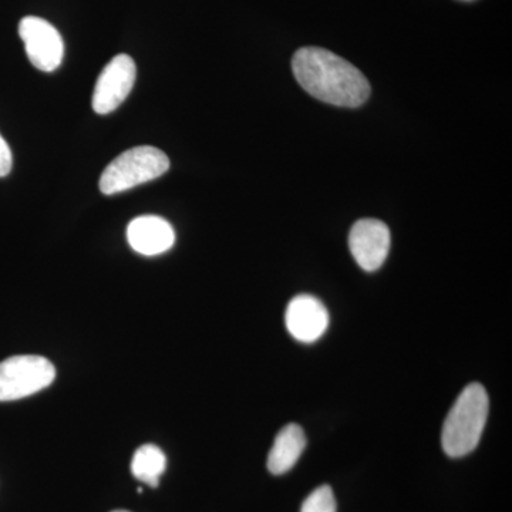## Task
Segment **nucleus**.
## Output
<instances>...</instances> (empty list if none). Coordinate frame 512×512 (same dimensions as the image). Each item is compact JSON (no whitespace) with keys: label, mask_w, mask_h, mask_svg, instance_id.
<instances>
[{"label":"nucleus","mask_w":512,"mask_h":512,"mask_svg":"<svg viewBox=\"0 0 512 512\" xmlns=\"http://www.w3.org/2000/svg\"><path fill=\"white\" fill-rule=\"evenodd\" d=\"M292 70L302 89L325 103L355 109L369 99L365 74L322 47L299 49L293 56Z\"/></svg>","instance_id":"obj_1"},{"label":"nucleus","mask_w":512,"mask_h":512,"mask_svg":"<svg viewBox=\"0 0 512 512\" xmlns=\"http://www.w3.org/2000/svg\"><path fill=\"white\" fill-rule=\"evenodd\" d=\"M490 400L480 383L468 384L444 421L441 444L451 458L467 456L480 443L487 423Z\"/></svg>","instance_id":"obj_2"},{"label":"nucleus","mask_w":512,"mask_h":512,"mask_svg":"<svg viewBox=\"0 0 512 512\" xmlns=\"http://www.w3.org/2000/svg\"><path fill=\"white\" fill-rule=\"evenodd\" d=\"M170 160L156 147L141 146L124 151L106 168L100 177V191L104 195L119 194L138 185L150 183L167 173Z\"/></svg>","instance_id":"obj_3"},{"label":"nucleus","mask_w":512,"mask_h":512,"mask_svg":"<svg viewBox=\"0 0 512 512\" xmlns=\"http://www.w3.org/2000/svg\"><path fill=\"white\" fill-rule=\"evenodd\" d=\"M55 377V366L46 357H9L0 362V402H13L42 392Z\"/></svg>","instance_id":"obj_4"},{"label":"nucleus","mask_w":512,"mask_h":512,"mask_svg":"<svg viewBox=\"0 0 512 512\" xmlns=\"http://www.w3.org/2000/svg\"><path fill=\"white\" fill-rule=\"evenodd\" d=\"M19 36L30 63L42 72H55L63 62L64 43L59 30L42 18L26 16L20 20Z\"/></svg>","instance_id":"obj_5"},{"label":"nucleus","mask_w":512,"mask_h":512,"mask_svg":"<svg viewBox=\"0 0 512 512\" xmlns=\"http://www.w3.org/2000/svg\"><path fill=\"white\" fill-rule=\"evenodd\" d=\"M136 63L128 55L113 57L104 67L93 92V110L109 114L117 109L136 82Z\"/></svg>","instance_id":"obj_6"},{"label":"nucleus","mask_w":512,"mask_h":512,"mask_svg":"<svg viewBox=\"0 0 512 512\" xmlns=\"http://www.w3.org/2000/svg\"><path fill=\"white\" fill-rule=\"evenodd\" d=\"M349 248L356 264L366 272H375L390 251V231L384 222L365 218L350 229Z\"/></svg>","instance_id":"obj_7"},{"label":"nucleus","mask_w":512,"mask_h":512,"mask_svg":"<svg viewBox=\"0 0 512 512\" xmlns=\"http://www.w3.org/2000/svg\"><path fill=\"white\" fill-rule=\"evenodd\" d=\"M285 323L292 338L302 343H313L328 329V309L315 296L298 295L286 308Z\"/></svg>","instance_id":"obj_8"},{"label":"nucleus","mask_w":512,"mask_h":512,"mask_svg":"<svg viewBox=\"0 0 512 512\" xmlns=\"http://www.w3.org/2000/svg\"><path fill=\"white\" fill-rule=\"evenodd\" d=\"M127 241L138 254L156 256L174 247L175 232L164 218L143 215L128 224Z\"/></svg>","instance_id":"obj_9"},{"label":"nucleus","mask_w":512,"mask_h":512,"mask_svg":"<svg viewBox=\"0 0 512 512\" xmlns=\"http://www.w3.org/2000/svg\"><path fill=\"white\" fill-rule=\"evenodd\" d=\"M306 447V437L298 424H288L276 434L274 446L269 451L268 470L274 476L291 471Z\"/></svg>","instance_id":"obj_10"},{"label":"nucleus","mask_w":512,"mask_h":512,"mask_svg":"<svg viewBox=\"0 0 512 512\" xmlns=\"http://www.w3.org/2000/svg\"><path fill=\"white\" fill-rule=\"evenodd\" d=\"M167 467V458L160 447L144 444L134 453L131 473L141 483L157 488Z\"/></svg>","instance_id":"obj_11"},{"label":"nucleus","mask_w":512,"mask_h":512,"mask_svg":"<svg viewBox=\"0 0 512 512\" xmlns=\"http://www.w3.org/2000/svg\"><path fill=\"white\" fill-rule=\"evenodd\" d=\"M335 495L329 485L316 488L303 501L301 512H336Z\"/></svg>","instance_id":"obj_12"},{"label":"nucleus","mask_w":512,"mask_h":512,"mask_svg":"<svg viewBox=\"0 0 512 512\" xmlns=\"http://www.w3.org/2000/svg\"><path fill=\"white\" fill-rule=\"evenodd\" d=\"M12 151L6 143L5 138L0 136V178L6 177L12 170Z\"/></svg>","instance_id":"obj_13"},{"label":"nucleus","mask_w":512,"mask_h":512,"mask_svg":"<svg viewBox=\"0 0 512 512\" xmlns=\"http://www.w3.org/2000/svg\"><path fill=\"white\" fill-rule=\"evenodd\" d=\"M113 512H130V511H126V510H117V511H113Z\"/></svg>","instance_id":"obj_14"},{"label":"nucleus","mask_w":512,"mask_h":512,"mask_svg":"<svg viewBox=\"0 0 512 512\" xmlns=\"http://www.w3.org/2000/svg\"><path fill=\"white\" fill-rule=\"evenodd\" d=\"M463 2H473V0H463Z\"/></svg>","instance_id":"obj_15"}]
</instances>
